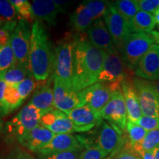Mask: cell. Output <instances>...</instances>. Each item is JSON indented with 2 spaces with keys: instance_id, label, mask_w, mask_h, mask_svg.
I'll use <instances>...</instances> for the list:
<instances>
[{
  "instance_id": "obj_10",
  "label": "cell",
  "mask_w": 159,
  "mask_h": 159,
  "mask_svg": "<svg viewBox=\"0 0 159 159\" xmlns=\"http://www.w3.org/2000/svg\"><path fill=\"white\" fill-rule=\"evenodd\" d=\"M133 83L138 95L143 116L158 117L159 96L150 81L134 77Z\"/></svg>"
},
{
  "instance_id": "obj_51",
  "label": "cell",
  "mask_w": 159,
  "mask_h": 159,
  "mask_svg": "<svg viewBox=\"0 0 159 159\" xmlns=\"http://www.w3.org/2000/svg\"><path fill=\"white\" fill-rule=\"evenodd\" d=\"M158 118H159V110H158Z\"/></svg>"
},
{
  "instance_id": "obj_37",
  "label": "cell",
  "mask_w": 159,
  "mask_h": 159,
  "mask_svg": "<svg viewBox=\"0 0 159 159\" xmlns=\"http://www.w3.org/2000/svg\"><path fill=\"white\" fill-rule=\"evenodd\" d=\"M106 156L97 145H93L83 150L79 159H105Z\"/></svg>"
},
{
  "instance_id": "obj_45",
  "label": "cell",
  "mask_w": 159,
  "mask_h": 159,
  "mask_svg": "<svg viewBox=\"0 0 159 159\" xmlns=\"http://www.w3.org/2000/svg\"><path fill=\"white\" fill-rule=\"evenodd\" d=\"M150 82L152 84V85H153L155 90H156V93L159 96V80H155V81H150Z\"/></svg>"
},
{
  "instance_id": "obj_18",
  "label": "cell",
  "mask_w": 159,
  "mask_h": 159,
  "mask_svg": "<svg viewBox=\"0 0 159 159\" xmlns=\"http://www.w3.org/2000/svg\"><path fill=\"white\" fill-rule=\"evenodd\" d=\"M55 136L54 133L41 125H39L35 128L19 137L18 141L21 146L25 147L29 150L37 152L49 144Z\"/></svg>"
},
{
  "instance_id": "obj_21",
  "label": "cell",
  "mask_w": 159,
  "mask_h": 159,
  "mask_svg": "<svg viewBox=\"0 0 159 159\" xmlns=\"http://www.w3.org/2000/svg\"><path fill=\"white\" fill-rule=\"evenodd\" d=\"M75 125L91 130L96 125L102 122L100 113L91 108L88 105L77 107L65 113Z\"/></svg>"
},
{
  "instance_id": "obj_4",
  "label": "cell",
  "mask_w": 159,
  "mask_h": 159,
  "mask_svg": "<svg viewBox=\"0 0 159 159\" xmlns=\"http://www.w3.org/2000/svg\"><path fill=\"white\" fill-rule=\"evenodd\" d=\"M155 40L150 34L133 33L119 52L126 68L135 70Z\"/></svg>"
},
{
  "instance_id": "obj_26",
  "label": "cell",
  "mask_w": 159,
  "mask_h": 159,
  "mask_svg": "<svg viewBox=\"0 0 159 159\" xmlns=\"http://www.w3.org/2000/svg\"><path fill=\"white\" fill-rule=\"evenodd\" d=\"M119 15L123 18L125 22L130 25V24L139 11L137 1L135 0H118L112 2Z\"/></svg>"
},
{
  "instance_id": "obj_15",
  "label": "cell",
  "mask_w": 159,
  "mask_h": 159,
  "mask_svg": "<svg viewBox=\"0 0 159 159\" xmlns=\"http://www.w3.org/2000/svg\"><path fill=\"white\" fill-rule=\"evenodd\" d=\"M86 33L89 41L96 48L105 53L117 51L103 18L95 20Z\"/></svg>"
},
{
  "instance_id": "obj_42",
  "label": "cell",
  "mask_w": 159,
  "mask_h": 159,
  "mask_svg": "<svg viewBox=\"0 0 159 159\" xmlns=\"http://www.w3.org/2000/svg\"><path fill=\"white\" fill-rule=\"evenodd\" d=\"M11 33L4 27H0V47H5L10 42Z\"/></svg>"
},
{
  "instance_id": "obj_27",
  "label": "cell",
  "mask_w": 159,
  "mask_h": 159,
  "mask_svg": "<svg viewBox=\"0 0 159 159\" xmlns=\"http://www.w3.org/2000/svg\"><path fill=\"white\" fill-rule=\"evenodd\" d=\"M126 130L128 132L129 139H130L131 148L135 153L138 155L140 145L142 144V141L144 140L148 131L145 130L139 125H136V123H133L129 121L127 122Z\"/></svg>"
},
{
  "instance_id": "obj_2",
  "label": "cell",
  "mask_w": 159,
  "mask_h": 159,
  "mask_svg": "<svg viewBox=\"0 0 159 159\" xmlns=\"http://www.w3.org/2000/svg\"><path fill=\"white\" fill-rule=\"evenodd\" d=\"M55 66V52L44 26L35 21L31 27L29 66L35 80L44 82Z\"/></svg>"
},
{
  "instance_id": "obj_28",
  "label": "cell",
  "mask_w": 159,
  "mask_h": 159,
  "mask_svg": "<svg viewBox=\"0 0 159 159\" xmlns=\"http://www.w3.org/2000/svg\"><path fill=\"white\" fill-rule=\"evenodd\" d=\"M30 75L32 73L28 67L16 64L10 69L3 75L2 78L7 85H17Z\"/></svg>"
},
{
  "instance_id": "obj_39",
  "label": "cell",
  "mask_w": 159,
  "mask_h": 159,
  "mask_svg": "<svg viewBox=\"0 0 159 159\" xmlns=\"http://www.w3.org/2000/svg\"><path fill=\"white\" fill-rule=\"evenodd\" d=\"M139 11L154 13L159 7V0H137Z\"/></svg>"
},
{
  "instance_id": "obj_11",
  "label": "cell",
  "mask_w": 159,
  "mask_h": 159,
  "mask_svg": "<svg viewBox=\"0 0 159 159\" xmlns=\"http://www.w3.org/2000/svg\"><path fill=\"white\" fill-rule=\"evenodd\" d=\"M40 125L48 129L55 134L83 133L90 130L75 124L63 111L55 109L45 114L40 121Z\"/></svg>"
},
{
  "instance_id": "obj_7",
  "label": "cell",
  "mask_w": 159,
  "mask_h": 159,
  "mask_svg": "<svg viewBox=\"0 0 159 159\" xmlns=\"http://www.w3.org/2000/svg\"><path fill=\"white\" fill-rule=\"evenodd\" d=\"M122 89L121 83H97L88 88L79 91L83 105L100 113L109 102L115 91Z\"/></svg>"
},
{
  "instance_id": "obj_33",
  "label": "cell",
  "mask_w": 159,
  "mask_h": 159,
  "mask_svg": "<svg viewBox=\"0 0 159 159\" xmlns=\"http://www.w3.org/2000/svg\"><path fill=\"white\" fill-rule=\"evenodd\" d=\"M16 85L19 94L21 95L23 100L25 101L34 91L36 87V83H35V79L33 75H30L23 81Z\"/></svg>"
},
{
  "instance_id": "obj_46",
  "label": "cell",
  "mask_w": 159,
  "mask_h": 159,
  "mask_svg": "<svg viewBox=\"0 0 159 159\" xmlns=\"http://www.w3.org/2000/svg\"><path fill=\"white\" fill-rule=\"evenodd\" d=\"M155 20H156V23L157 26H158V28L159 30V7L156 10V11L153 13Z\"/></svg>"
},
{
  "instance_id": "obj_32",
  "label": "cell",
  "mask_w": 159,
  "mask_h": 159,
  "mask_svg": "<svg viewBox=\"0 0 159 159\" xmlns=\"http://www.w3.org/2000/svg\"><path fill=\"white\" fill-rule=\"evenodd\" d=\"M10 2L14 7L20 18L29 22L33 21L32 4L30 3V2L27 0H11Z\"/></svg>"
},
{
  "instance_id": "obj_48",
  "label": "cell",
  "mask_w": 159,
  "mask_h": 159,
  "mask_svg": "<svg viewBox=\"0 0 159 159\" xmlns=\"http://www.w3.org/2000/svg\"><path fill=\"white\" fill-rule=\"evenodd\" d=\"M2 130H3V121H2V119L0 118V136H1Z\"/></svg>"
},
{
  "instance_id": "obj_17",
  "label": "cell",
  "mask_w": 159,
  "mask_h": 159,
  "mask_svg": "<svg viewBox=\"0 0 159 159\" xmlns=\"http://www.w3.org/2000/svg\"><path fill=\"white\" fill-rule=\"evenodd\" d=\"M135 74L139 78L149 81L159 80V51L153 44L137 66Z\"/></svg>"
},
{
  "instance_id": "obj_25",
  "label": "cell",
  "mask_w": 159,
  "mask_h": 159,
  "mask_svg": "<svg viewBox=\"0 0 159 159\" xmlns=\"http://www.w3.org/2000/svg\"><path fill=\"white\" fill-rule=\"evenodd\" d=\"M19 19V15L11 2L0 0V21L2 27L12 33Z\"/></svg>"
},
{
  "instance_id": "obj_19",
  "label": "cell",
  "mask_w": 159,
  "mask_h": 159,
  "mask_svg": "<svg viewBox=\"0 0 159 159\" xmlns=\"http://www.w3.org/2000/svg\"><path fill=\"white\" fill-rule=\"evenodd\" d=\"M33 19L47 22L49 25H55L56 18L60 13H64L55 1L52 0H35L32 3Z\"/></svg>"
},
{
  "instance_id": "obj_50",
  "label": "cell",
  "mask_w": 159,
  "mask_h": 159,
  "mask_svg": "<svg viewBox=\"0 0 159 159\" xmlns=\"http://www.w3.org/2000/svg\"><path fill=\"white\" fill-rule=\"evenodd\" d=\"M2 27V23H1V21H0V27Z\"/></svg>"
},
{
  "instance_id": "obj_36",
  "label": "cell",
  "mask_w": 159,
  "mask_h": 159,
  "mask_svg": "<svg viewBox=\"0 0 159 159\" xmlns=\"http://www.w3.org/2000/svg\"><path fill=\"white\" fill-rule=\"evenodd\" d=\"M136 124L148 132V131L159 129V118L155 116H142L137 121Z\"/></svg>"
},
{
  "instance_id": "obj_8",
  "label": "cell",
  "mask_w": 159,
  "mask_h": 159,
  "mask_svg": "<svg viewBox=\"0 0 159 159\" xmlns=\"http://www.w3.org/2000/svg\"><path fill=\"white\" fill-rule=\"evenodd\" d=\"M102 18L115 47L119 53L133 33L130 31L128 24L117 12L112 2H108V8Z\"/></svg>"
},
{
  "instance_id": "obj_31",
  "label": "cell",
  "mask_w": 159,
  "mask_h": 159,
  "mask_svg": "<svg viewBox=\"0 0 159 159\" xmlns=\"http://www.w3.org/2000/svg\"><path fill=\"white\" fill-rule=\"evenodd\" d=\"M159 147V129L148 131L140 145L139 156L144 152H151Z\"/></svg>"
},
{
  "instance_id": "obj_47",
  "label": "cell",
  "mask_w": 159,
  "mask_h": 159,
  "mask_svg": "<svg viewBox=\"0 0 159 159\" xmlns=\"http://www.w3.org/2000/svg\"><path fill=\"white\" fill-rule=\"evenodd\" d=\"M152 152H153V154L156 159H159V147H158L156 149H155Z\"/></svg>"
},
{
  "instance_id": "obj_14",
  "label": "cell",
  "mask_w": 159,
  "mask_h": 159,
  "mask_svg": "<svg viewBox=\"0 0 159 159\" xmlns=\"http://www.w3.org/2000/svg\"><path fill=\"white\" fill-rule=\"evenodd\" d=\"M125 65L119 52L106 53L97 83H121L126 79Z\"/></svg>"
},
{
  "instance_id": "obj_22",
  "label": "cell",
  "mask_w": 159,
  "mask_h": 159,
  "mask_svg": "<svg viewBox=\"0 0 159 159\" xmlns=\"http://www.w3.org/2000/svg\"><path fill=\"white\" fill-rule=\"evenodd\" d=\"M94 21L91 12L82 2L70 15L69 23L75 33L82 34L88 30Z\"/></svg>"
},
{
  "instance_id": "obj_41",
  "label": "cell",
  "mask_w": 159,
  "mask_h": 159,
  "mask_svg": "<svg viewBox=\"0 0 159 159\" xmlns=\"http://www.w3.org/2000/svg\"><path fill=\"white\" fill-rule=\"evenodd\" d=\"M7 159H35L31 156L29 152H26L25 150H20V149H16L13 150L9 156H7Z\"/></svg>"
},
{
  "instance_id": "obj_13",
  "label": "cell",
  "mask_w": 159,
  "mask_h": 159,
  "mask_svg": "<svg viewBox=\"0 0 159 159\" xmlns=\"http://www.w3.org/2000/svg\"><path fill=\"white\" fill-rule=\"evenodd\" d=\"M53 91L55 109L66 113L77 107L83 106L79 91H74L55 77H54Z\"/></svg>"
},
{
  "instance_id": "obj_1",
  "label": "cell",
  "mask_w": 159,
  "mask_h": 159,
  "mask_svg": "<svg viewBox=\"0 0 159 159\" xmlns=\"http://www.w3.org/2000/svg\"><path fill=\"white\" fill-rule=\"evenodd\" d=\"M105 54L91 44L84 33L79 34L75 51L73 90L80 91L97 83Z\"/></svg>"
},
{
  "instance_id": "obj_6",
  "label": "cell",
  "mask_w": 159,
  "mask_h": 159,
  "mask_svg": "<svg viewBox=\"0 0 159 159\" xmlns=\"http://www.w3.org/2000/svg\"><path fill=\"white\" fill-rule=\"evenodd\" d=\"M30 42L31 27H30V22L20 18L15 30L11 33L10 43L17 64L29 69Z\"/></svg>"
},
{
  "instance_id": "obj_40",
  "label": "cell",
  "mask_w": 159,
  "mask_h": 159,
  "mask_svg": "<svg viewBox=\"0 0 159 159\" xmlns=\"http://www.w3.org/2000/svg\"><path fill=\"white\" fill-rule=\"evenodd\" d=\"M7 87V83L4 80L2 77H0V118L7 116L9 114L5 103V92Z\"/></svg>"
},
{
  "instance_id": "obj_9",
  "label": "cell",
  "mask_w": 159,
  "mask_h": 159,
  "mask_svg": "<svg viewBox=\"0 0 159 159\" xmlns=\"http://www.w3.org/2000/svg\"><path fill=\"white\" fill-rule=\"evenodd\" d=\"M100 116L121 131L126 129L128 113L122 89L114 91L109 102L100 111Z\"/></svg>"
},
{
  "instance_id": "obj_20",
  "label": "cell",
  "mask_w": 159,
  "mask_h": 159,
  "mask_svg": "<svg viewBox=\"0 0 159 159\" xmlns=\"http://www.w3.org/2000/svg\"><path fill=\"white\" fill-rule=\"evenodd\" d=\"M121 86L128 113V121L136 123L143 114L133 80L126 78L122 82Z\"/></svg>"
},
{
  "instance_id": "obj_38",
  "label": "cell",
  "mask_w": 159,
  "mask_h": 159,
  "mask_svg": "<svg viewBox=\"0 0 159 159\" xmlns=\"http://www.w3.org/2000/svg\"><path fill=\"white\" fill-rule=\"evenodd\" d=\"M82 152H63L45 155V156L44 155H39V156L40 159H79Z\"/></svg>"
},
{
  "instance_id": "obj_34",
  "label": "cell",
  "mask_w": 159,
  "mask_h": 159,
  "mask_svg": "<svg viewBox=\"0 0 159 159\" xmlns=\"http://www.w3.org/2000/svg\"><path fill=\"white\" fill-rule=\"evenodd\" d=\"M83 2L91 12L95 20L102 18L108 8V2L90 0V1H84Z\"/></svg>"
},
{
  "instance_id": "obj_43",
  "label": "cell",
  "mask_w": 159,
  "mask_h": 159,
  "mask_svg": "<svg viewBox=\"0 0 159 159\" xmlns=\"http://www.w3.org/2000/svg\"><path fill=\"white\" fill-rule=\"evenodd\" d=\"M142 159H156L155 157L153 152L151 151V152H144L140 156Z\"/></svg>"
},
{
  "instance_id": "obj_3",
  "label": "cell",
  "mask_w": 159,
  "mask_h": 159,
  "mask_svg": "<svg viewBox=\"0 0 159 159\" xmlns=\"http://www.w3.org/2000/svg\"><path fill=\"white\" fill-rule=\"evenodd\" d=\"M78 35L75 33H66L58 41L55 49L54 77H57L71 89Z\"/></svg>"
},
{
  "instance_id": "obj_5",
  "label": "cell",
  "mask_w": 159,
  "mask_h": 159,
  "mask_svg": "<svg viewBox=\"0 0 159 159\" xmlns=\"http://www.w3.org/2000/svg\"><path fill=\"white\" fill-rule=\"evenodd\" d=\"M49 112L50 111L39 110L28 103L6 124L7 132L16 136L18 139L27 132L40 125L41 119Z\"/></svg>"
},
{
  "instance_id": "obj_52",
  "label": "cell",
  "mask_w": 159,
  "mask_h": 159,
  "mask_svg": "<svg viewBox=\"0 0 159 159\" xmlns=\"http://www.w3.org/2000/svg\"><path fill=\"white\" fill-rule=\"evenodd\" d=\"M140 159H142V158H140Z\"/></svg>"
},
{
  "instance_id": "obj_23",
  "label": "cell",
  "mask_w": 159,
  "mask_h": 159,
  "mask_svg": "<svg viewBox=\"0 0 159 159\" xmlns=\"http://www.w3.org/2000/svg\"><path fill=\"white\" fill-rule=\"evenodd\" d=\"M29 103L41 111L55 110L54 91L49 81L37 88Z\"/></svg>"
},
{
  "instance_id": "obj_24",
  "label": "cell",
  "mask_w": 159,
  "mask_h": 159,
  "mask_svg": "<svg viewBox=\"0 0 159 159\" xmlns=\"http://www.w3.org/2000/svg\"><path fill=\"white\" fill-rule=\"evenodd\" d=\"M156 25V20L153 14L139 11L132 19L129 27L132 33L149 34L154 29Z\"/></svg>"
},
{
  "instance_id": "obj_30",
  "label": "cell",
  "mask_w": 159,
  "mask_h": 159,
  "mask_svg": "<svg viewBox=\"0 0 159 159\" xmlns=\"http://www.w3.org/2000/svg\"><path fill=\"white\" fill-rule=\"evenodd\" d=\"M24 100L18 91L16 85H7L5 92V103L8 113L19 108L22 104Z\"/></svg>"
},
{
  "instance_id": "obj_35",
  "label": "cell",
  "mask_w": 159,
  "mask_h": 159,
  "mask_svg": "<svg viewBox=\"0 0 159 159\" xmlns=\"http://www.w3.org/2000/svg\"><path fill=\"white\" fill-rule=\"evenodd\" d=\"M105 159H140L139 156L133 151L130 142L125 144L124 148L119 149L111 154L110 157Z\"/></svg>"
},
{
  "instance_id": "obj_16",
  "label": "cell",
  "mask_w": 159,
  "mask_h": 159,
  "mask_svg": "<svg viewBox=\"0 0 159 159\" xmlns=\"http://www.w3.org/2000/svg\"><path fill=\"white\" fill-rule=\"evenodd\" d=\"M122 131L106 122H101L97 137V146L107 156L119 150L125 144L121 137Z\"/></svg>"
},
{
  "instance_id": "obj_49",
  "label": "cell",
  "mask_w": 159,
  "mask_h": 159,
  "mask_svg": "<svg viewBox=\"0 0 159 159\" xmlns=\"http://www.w3.org/2000/svg\"><path fill=\"white\" fill-rule=\"evenodd\" d=\"M156 45H157V44H156ZM157 48H158V51H159V45H157Z\"/></svg>"
},
{
  "instance_id": "obj_29",
  "label": "cell",
  "mask_w": 159,
  "mask_h": 159,
  "mask_svg": "<svg viewBox=\"0 0 159 159\" xmlns=\"http://www.w3.org/2000/svg\"><path fill=\"white\" fill-rule=\"evenodd\" d=\"M16 64V60L11 43L0 47V77H2L10 69Z\"/></svg>"
},
{
  "instance_id": "obj_44",
  "label": "cell",
  "mask_w": 159,
  "mask_h": 159,
  "mask_svg": "<svg viewBox=\"0 0 159 159\" xmlns=\"http://www.w3.org/2000/svg\"><path fill=\"white\" fill-rule=\"evenodd\" d=\"M152 35V37L155 40V43L156 44H159V33H157V32L155 31H152L151 33H149Z\"/></svg>"
},
{
  "instance_id": "obj_12",
  "label": "cell",
  "mask_w": 159,
  "mask_h": 159,
  "mask_svg": "<svg viewBox=\"0 0 159 159\" xmlns=\"http://www.w3.org/2000/svg\"><path fill=\"white\" fill-rule=\"evenodd\" d=\"M85 142L83 139L71 134H55L51 142L38 151L39 155H49L63 152H82Z\"/></svg>"
}]
</instances>
